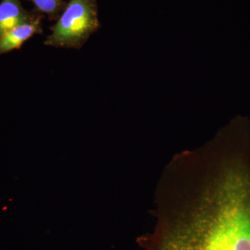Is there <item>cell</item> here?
I'll return each instance as SVG.
<instances>
[{
    "mask_svg": "<svg viewBox=\"0 0 250 250\" xmlns=\"http://www.w3.org/2000/svg\"><path fill=\"white\" fill-rule=\"evenodd\" d=\"M148 250H250V172L240 161H189L166 176Z\"/></svg>",
    "mask_w": 250,
    "mask_h": 250,
    "instance_id": "cell-1",
    "label": "cell"
},
{
    "mask_svg": "<svg viewBox=\"0 0 250 250\" xmlns=\"http://www.w3.org/2000/svg\"><path fill=\"white\" fill-rule=\"evenodd\" d=\"M100 28L97 0H69L44 44L57 48L80 49Z\"/></svg>",
    "mask_w": 250,
    "mask_h": 250,
    "instance_id": "cell-2",
    "label": "cell"
},
{
    "mask_svg": "<svg viewBox=\"0 0 250 250\" xmlns=\"http://www.w3.org/2000/svg\"><path fill=\"white\" fill-rule=\"evenodd\" d=\"M35 11V10H34ZM43 15L35 11L34 16L26 22L16 26L0 39V55L19 49L31 38L42 34Z\"/></svg>",
    "mask_w": 250,
    "mask_h": 250,
    "instance_id": "cell-3",
    "label": "cell"
},
{
    "mask_svg": "<svg viewBox=\"0 0 250 250\" xmlns=\"http://www.w3.org/2000/svg\"><path fill=\"white\" fill-rule=\"evenodd\" d=\"M35 11H27L21 0H1L0 2V39L16 26L29 21Z\"/></svg>",
    "mask_w": 250,
    "mask_h": 250,
    "instance_id": "cell-4",
    "label": "cell"
},
{
    "mask_svg": "<svg viewBox=\"0 0 250 250\" xmlns=\"http://www.w3.org/2000/svg\"><path fill=\"white\" fill-rule=\"evenodd\" d=\"M34 5V10L45 16L49 21H57L66 6L65 0H24Z\"/></svg>",
    "mask_w": 250,
    "mask_h": 250,
    "instance_id": "cell-5",
    "label": "cell"
}]
</instances>
